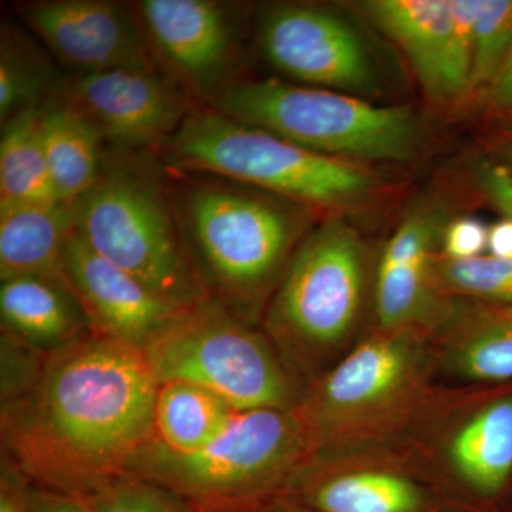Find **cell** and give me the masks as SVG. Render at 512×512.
I'll return each instance as SVG.
<instances>
[{"label":"cell","instance_id":"cell-11","mask_svg":"<svg viewBox=\"0 0 512 512\" xmlns=\"http://www.w3.org/2000/svg\"><path fill=\"white\" fill-rule=\"evenodd\" d=\"M158 69L198 109H212L242 74L237 5L217 0H138L133 3Z\"/></svg>","mask_w":512,"mask_h":512},{"label":"cell","instance_id":"cell-29","mask_svg":"<svg viewBox=\"0 0 512 512\" xmlns=\"http://www.w3.org/2000/svg\"><path fill=\"white\" fill-rule=\"evenodd\" d=\"M46 353L2 332L0 338V404L22 399L36 386L45 370Z\"/></svg>","mask_w":512,"mask_h":512},{"label":"cell","instance_id":"cell-36","mask_svg":"<svg viewBox=\"0 0 512 512\" xmlns=\"http://www.w3.org/2000/svg\"><path fill=\"white\" fill-rule=\"evenodd\" d=\"M264 512H312L306 510L305 507L295 503V501L289 500V498L282 497L278 501H275L271 507L266 508Z\"/></svg>","mask_w":512,"mask_h":512},{"label":"cell","instance_id":"cell-21","mask_svg":"<svg viewBox=\"0 0 512 512\" xmlns=\"http://www.w3.org/2000/svg\"><path fill=\"white\" fill-rule=\"evenodd\" d=\"M73 231L67 202L0 204V281L40 276L67 282L64 251Z\"/></svg>","mask_w":512,"mask_h":512},{"label":"cell","instance_id":"cell-14","mask_svg":"<svg viewBox=\"0 0 512 512\" xmlns=\"http://www.w3.org/2000/svg\"><path fill=\"white\" fill-rule=\"evenodd\" d=\"M60 96L99 128L107 146L160 153L198 109L158 67L67 74Z\"/></svg>","mask_w":512,"mask_h":512},{"label":"cell","instance_id":"cell-31","mask_svg":"<svg viewBox=\"0 0 512 512\" xmlns=\"http://www.w3.org/2000/svg\"><path fill=\"white\" fill-rule=\"evenodd\" d=\"M478 187L504 217L512 220V170L508 165L483 161L476 170Z\"/></svg>","mask_w":512,"mask_h":512},{"label":"cell","instance_id":"cell-7","mask_svg":"<svg viewBox=\"0 0 512 512\" xmlns=\"http://www.w3.org/2000/svg\"><path fill=\"white\" fill-rule=\"evenodd\" d=\"M167 167L224 175L320 212L372 200L376 175L363 164L313 153L214 109H197L158 153Z\"/></svg>","mask_w":512,"mask_h":512},{"label":"cell","instance_id":"cell-12","mask_svg":"<svg viewBox=\"0 0 512 512\" xmlns=\"http://www.w3.org/2000/svg\"><path fill=\"white\" fill-rule=\"evenodd\" d=\"M285 497L312 512H443L448 503L397 444L308 454Z\"/></svg>","mask_w":512,"mask_h":512},{"label":"cell","instance_id":"cell-8","mask_svg":"<svg viewBox=\"0 0 512 512\" xmlns=\"http://www.w3.org/2000/svg\"><path fill=\"white\" fill-rule=\"evenodd\" d=\"M212 109L313 153L363 165L410 160L423 138L419 120L403 107L276 77H249Z\"/></svg>","mask_w":512,"mask_h":512},{"label":"cell","instance_id":"cell-37","mask_svg":"<svg viewBox=\"0 0 512 512\" xmlns=\"http://www.w3.org/2000/svg\"><path fill=\"white\" fill-rule=\"evenodd\" d=\"M500 156L505 161V165L512 170V136L503 141L500 146Z\"/></svg>","mask_w":512,"mask_h":512},{"label":"cell","instance_id":"cell-17","mask_svg":"<svg viewBox=\"0 0 512 512\" xmlns=\"http://www.w3.org/2000/svg\"><path fill=\"white\" fill-rule=\"evenodd\" d=\"M447 222L433 202L417 204L400 222L376 262L370 328L427 333L439 318L447 298L434 288L431 269Z\"/></svg>","mask_w":512,"mask_h":512},{"label":"cell","instance_id":"cell-23","mask_svg":"<svg viewBox=\"0 0 512 512\" xmlns=\"http://www.w3.org/2000/svg\"><path fill=\"white\" fill-rule=\"evenodd\" d=\"M66 79L52 53L23 23L2 19L0 124L59 97Z\"/></svg>","mask_w":512,"mask_h":512},{"label":"cell","instance_id":"cell-26","mask_svg":"<svg viewBox=\"0 0 512 512\" xmlns=\"http://www.w3.org/2000/svg\"><path fill=\"white\" fill-rule=\"evenodd\" d=\"M433 284L444 298L512 303V261L490 254L470 259L436 255Z\"/></svg>","mask_w":512,"mask_h":512},{"label":"cell","instance_id":"cell-9","mask_svg":"<svg viewBox=\"0 0 512 512\" xmlns=\"http://www.w3.org/2000/svg\"><path fill=\"white\" fill-rule=\"evenodd\" d=\"M143 355L158 384H197L239 412H295L306 386L261 326L210 299L185 312Z\"/></svg>","mask_w":512,"mask_h":512},{"label":"cell","instance_id":"cell-10","mask_svg":"<svg viewBox=\"0 0 512 512\" xmlns=\"http://www.w3.org/2000/svg\"><path fill=\"white\" fill-rule=\"evenodd\" d=\"M396 444L447 501L494 500L512 478V389L437 383Z\"/></svg>","mask_w":512,"mask_h":512},{"label":"cell","instance_id":"cell-22","mask_svg":"<svg viewBox=\"0 0 512 512\" xmlns=\"http://www.w3.org/2000/svg\"><path fill=\"white\" fill-rule=\"evenodd\" d=\"M39 117L57 200L72 204L96 183L109 146L93 121L62 96L43 104Z\"/></svg>","mask_w":512,"mask_h":512},{"label":"cell","instance_id":"cell-20","mask_svg":"<svg viewBox=\"0 0 512 512\" xmlns=\"http://www.w3.org/2000/svg\"><path fill=\"white\" fill-rule=\"evenodd\" d=\"M0 322L3 333L46 355L93 333L69 282L40 276L0 281Z\"/></svg>","mask_w":512,"mask_h":512},{"label":"cell","instance_id":"cell-25","mask_svg":"<svg viewBox=\"0 0 512 512\" xmlns=\"http://www.w3.org/2000/svg\"><path fill=\"white\" fill-rule=\"evenodd\" d=\"M39 111H25L2 124L0 204L60 202L43 148Z\"/></svg>","mask_w":512,"mask_h":512},{"label":"cell","instance_id":"cell-2","mask_svg":"<svg viewBox=\"0 0 512 512\" xmlns=\"http://www.w3.org/2000/svg\"><path fill=\"white\" fill-rule=\"evenodd\" d=\"M167 175L185 255L202 291L261 326L293 254L322 212L224 175L170 167Z\"/></svg>","mask_w":512,"mask_h":512},{"label":"cell","instance_id":"cell-19","mask_svg":"<svg viewBox=\"0 0 512 512\" xmlns=\"http://www.w3.org/2000/svg\"><path fill=\"white\" fill-rule=\"evenodd\" d=\"M426 335L439 382H512V303L447 298Z\"/></svg>","mask_w":512,"mask_h":512},{"label":"cell","instance_id":"cell-3","mask_svg":"<svg viewBox=\"0 0 512 512\" xmlns=\"http://www.w3.org/2000/svg\"><path fill=\"white\" fill-rule=\"evenodd\" d=\"M375 268L369 245L343 214L320 218L302 239L261 329L305 382L338 363L369 332Z\"/></svg>","mask_w":512,"mask_h":512},{"label":"cell","instance_id":"cell-27","mask_svg":"<svg viewBox=\"0 0 512 512\" xmlns=\"http://www.w3.org/2000/svg\"><path fill=\"white\" fill-rule=\"evenodd\" d=\"M512 50V0H480L474 26L471 93L484 92Z\"/></svg>","mask_w":512,"mask_h":512},{"label":"cell","instance_id":"cell-18","mask_svg":"<svg viewBox=\"0 0 512 512\" xmlns=\"http://www.w3.org/2000/svg\"><path fill=\"white\" fill-rule=\"evenodd\" d=\"M64 274L90 328L144 352L190 309L177 308L93 251L76 229L64 251Z\"/></svg>","mask_w":512,"mask_h":512},{"label":"cell","instance_id":"cell-1","mask_svg":"<svg viewBox=\"0 0 512 512\" xmlns=\"http://www.w3.org/2000/svg\"><path fill=\"white\" fill-rule=\"evenodd\" d=\"M157 389L143 352L90 333L0 407L2 454L32 484L90 497L154 439Z\"/></svg>","mask_w":512,"mask_h":512},{"label":"cell","instance_id":"cell-16","mask_svg":"<svg viewBox=\"0 0 512 512\" xmlns=\"http://www.w3.org/2000/svg\"><path fill=\"white\" fill-rule=\"evenodd\" d=\"M15 12L70 76L157 67L133 3L26 0Z\"/></svg>","mask_w":512,"mask_h":512},{"label":"cell","instance_id":"cell-30","mask_svg":"<svg viewBox=\"0 0 512 512\" xmlns=\"http://www.w3.org/2000/svg\"><path fill=\"white\" fill-rule=\"evenodd\" d=\"M488 228L483 221L471 217L448 220L440 241V255L448 259H470L485 255Z\"/></svg>","mask_w":512,"mask_h":512},{"label":"cell","instance_id":"cell-33","mask_svg":"<svg viewBox=\"0 0 512 512\" xmlns=\"http://www.w3.org/2000/svg\"><path fill=\"white\" fill-rule=\"evenodd\" d=\"M30 481L5 454L0 464V512H26Z\"/></svg>","mask_w":512,"mask_h":512},{"label":"cell","instance_id":"cell-6","mask_svg":"<svg viewBox=\"0 0 512 512\" xmlns=\"http://www.w3.org/2000/svg\"><path fill=\"white\" fill-rule=\"evenodd\" d=\"M306 456L305 434L295 413L248 410L192 453H173L151 440L126 473L174 491L195 512H264L285 497Z\"/></svg>","mask_w":512,"mask_h":512},{"label":"cell","instance_id":"cell-28","mask_svg":"<svg viewBox=\"0 0 512 512\" xmlns=\"http://www.w3.org/2000/svg\"><path fill=\"white\" fill-rule=\"evenodd\" d=\"M84 500L93 512H195L174 491L128 473L113 478Z\"/></svg>","mask_w":512,"mask_h":512},{"label":"cell","instance_id":"cell-5","mask_svg":"<svg viewBox=\"0 0 512 512\" xmlns=\"http://www.w3.org/2000/svg\"><path fill=\"white\" fill-rule=\"evenodd\" d=\"M72 208L83 241L164 301L183 309L208 301L185 255L157 153L109 147L96 183Z\"/></svg>","mask_w":512,"mask_h":512},{"label":"cell","instance_id":"cell-35","mask_svg":"<svg viewBox=\"0 0 512 512\" xmlns=\"http://www.w3.org/2000/svg\"><path fill=\"white\" fill-rule=\"evenodd\" d=\"M488 254L512 261V220L504 217L488 228Z\"/></svg>","mask_w":512,"mask_h":512},{"label":"cell","instance_id":"cell-34","mask_svg":"<svg viewBox=\"0 0 512 512\" xmlns=\"http://www.w3.org/2000/svg\"><path fill=\"white\" fill-rule=\"evenodd\" d=\"M484 92L491 109L512 116V50Z\"/></svg>","mask_w":512,"mask_h":512},{"label":"cell","instance_id":"cell-4","mask_svg":"<svg viewBox=\"0 0 512 512\" xmlns=\"http://www.w3.org/2000/svg\"><path fill=\"white\" fill-rule=\"evenodd\" d=\"M437 383L426 332L370 328L338 363L306 382L293 413L308 454L393 446Z\"/></svg>","mask_w":512,"mask_h":512},{"label":"cell","instance_id":"cell-15","mask_svg":"<svg viewBox=\"0 0 512 512\" xmlns=\"http://www.w3.org/2000/svg\"><path fill=\"white\" fill-rule=\"evenodd\" d=\"M480 0H369L367 18L403 50L421 89L437 104L471 94Z\"/></svg>","mask_w":512,"mask_h":512},{"label":"cell","instance_id":"cell-24","mask_svg":"<svg viewBox=\"0 0 512 512\" xmlns=\"http://www.w3.org/2000/svg\"><path fill=\"white\" fill-rule=\"evenodd\" d=\"M238 413L197 384L161 383L154 403V439L173 453H192L220 437Z\"/></svg>","mask_w":512,"mask_h":512},{"label":"cell","instance_id":"cell-13","mask_svg":"<svg viewBox=\"0 0 512 512\" xmlns=\"http://www.w3.org/2000/svg\"><path fill=\"white\" fill-rule=\"evenodd\" d=\"M258 46L266 62L303 86L357 97L379 87L362 37L319 6L288 3L266 10L259 20Z\"/></svg>","mask_w":512,"mask_h":512},{"label":"cell","instance_id":"cell-32","mask_svg":"<svg viewBox=\"0 0 512 512\" xmlns=\"http://www.w3.org/2000/svg\"><path fill=\"white\" fill-rule=\"evenodd\" d=\"M26 512H93L82 497L30 483Z\"/></svg>","mask_w":512,"mask_h":512}]
</instances>
